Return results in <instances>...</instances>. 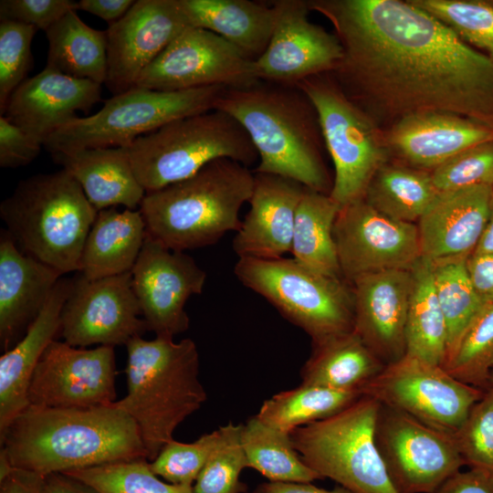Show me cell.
Returning a JSON list of instances; mask_svg holds the SVG:
<instances>
[{
    "label": "cell",
    "mask_w": 493,
    "mask_h": 493,
    "mask_svg": "<svg viewBox=\"0 0 493 493\" xmlns=\"http://www.w3.org/2000/svg\"><path fill=\"white\" fill-rule=\"evenodd\" d=\"M339 38L330 72L382 130L421 112L467 118L493 130V58L410 0H310Z\"/></svg>",
    "instance_id": "cell-1"
},
{
    "label": "cell",
    "mask_w": 493,
    "mask_h": 493,
    "mask_svg": "<svg viewBox=\"0 0 493 493\" xmlns=\"http://www.w3.org/2000/svg\"><path fill=\"white\" fill-rule=\"evenodd\" d=\"M12 467L47 476L146 458L139 427L113 404L89 409L29 404L0 434Z\"/></svg>",
    "instance_id": "cell-2"
},
{
    "label": "cell",
    "mask_w": 493,
    "mask_h": 493,
    "mask_svg": "<svg viewBox=\"0 0 493 493\" xmlns=\"http://www.w3.org/2000/svg\"><path fill=\"white\" fill-rule=\"evenodd\" d=\"M215 109L232 116L249 136L258 155L255 173L287 177L330 194L332 181L321 153L318 114L299 86L259 81L226 89Z\"/></svg>",
    "instance_id": "cell-3"
},
{
    "label": "cell",
    "mask_w": 493,
    "mask_h": 493,
    "mask_svg": "<svg viewBox=\"0 0 493 493\" xmlns=\"http://www.w3.org/2000/svg\"><path fill=\"white\" fill-rule=\"evenodd\" d=\"M125 346L127 393L114 405L135 421L145 457L152 461L207 398L199 380V353L189 338L176 342L137 336Z\"/></svg>",
    "instance_id": "cell-4"
},
{
    "label": "cell",
    "mask_w": 493,
    "mask_h": 493,
    "mask_svg": "<svg viewBox=\"0 0 493 493\" xmlns=\"http://www.w3.org/2000/svg\"><path fill=\"white\" fill-rule=\"evenodd\" d=\"M254 182L249 167L222 158L186 179L146 193L139 210L147 235L175 251L212 246L239 229V212Z\"/></svg>",
    "instance_id": "cell-5"
},
{
    "label": "cell",
    "mask_w": 493,
    "mask_h": 493,
    "mask_svg": "<svg viewBox=\"0 0 493 493\" xmlns=\"http://www.w3.org/2000/svg\"><path fill=\"white\" fill-rule=\"evenodd\" d=\"M98 211L66 170L21 180L0 204V216L16 246L59 271H79Z\"/></svg>",
    "instance_id": "cell-6"
},
{
    "label": "cell",
    "mask_w": 493,
    "mask_h": 493,
    "mask_svg": "<svg viewBox=\"0 0 493 493\" xmlns=\"http://www.w3.org/2000/svg\"><path fill=\"white\" fill-rule=\"evenodd\" d=\"M123 148L146 193L186 179L217 159L246 167L258 160L240 123L217 109L175 120Z\"/></svg>",
    "instance_id": "cell-7"
},
{
    "label": "cell",
    "mask_w": 493,
    "mask_h": 493,
    "mask_svg": "<svg viewBox=\"0 0 493 493\" xmlns=\"http://www.w3.org/2000/svg\"><path fill=\"white\" fill-rule=\"evenodd\" d=\"M381 404L362 395L340 412L289 435L305 464L353 493H398L375 443Z\"/></svg>",
    "instance_id": "cell-8"
},
{
    "label": "cell",
    "mask_w": 493,
    "mask_h": 493,
    "mask_svg": "<svg viewBox=\"0 0 493 493\" xmlns=\"http://www.w3.org/2000/svg\"><path fill=\"white\" fill-rule=\"evenodd\" d=\"M227 88L209 86L178 91L134 87L113 95L92 115L77 117L50 135L51 154L88 148L127 147L133 141L181 118L215 109Z\"/></svg>",
    "instance_id": "cell-9"
},
{
    "label": "cell",
    "mask_w": 493,
    "mask_h": 493,
    "mask_svg": "<svg viewBox=\"0 0 493 493\" xmlns=\"http://www.w3.org/2000/svg\"><path fill=\"white\" fill-rule=\"evenodd\" d=\"M234 272L312 342L353 330L352 292L343 278L316 272L293 257H238Z\"/></svg>",
    "instance_id": "cell-10"
},
{
    "label": "cell",
    "mask_w": 493,
    "mask_h": 493,
    "mask_svg": "<svg viewBox=\"0 0 493 493\" xmlns=\"http://www.w3.org/2000/svg\"><path fill=\"white\" fill-rule=\"evenodd\" d=\"M299 86L312 102L325 149L334 165L330 193L341 207L364 198L390 152L385 134L341 89L330 73L309 78Z\"/></svg>",
    "instance_id": "cell-11"
},
{
    "label": "cell",
    "mask_w": 493,
    "mask_h": 493,
    "mask_svg": "<svg viewBox=\"0 0 493 493\" xmlns=\"http://www.w3.org/2000/svg\"><path fill=\"white\" fill-rule=\"evenodd\" d=\"M485 391L454 378L443 366L408 354L386 364L362 393L449 435Z\"/></svg>",
    "instance_id": "cell-12"
},
{
    "label": "cell",
    "mask_w": 493,
    "mask_h": 493,
    "mask_svg": "<svg viewBox=\"0 0 493 493\" xmlns=\"http://www.w3.org/2000/svg\"><path fill=\"white\" fill-rule=\"evenodd\" d=\"M375 443L398 493H436L465 465L452 435L383 404Z\"/></svg>",
    "instance_id": "cell-13"
},
{
    "label": "cell",
    "mask_w": 493,
    "mask_h": 493,
    "mask_svg": "<svg viewBox=\"0 0 493 493\" xmlns=\"http://www.w3.org/2000/svg\"><path fill=\"white\" fill-rule=\"evenodd\" d=\"M259 81L254 60L218 35L188 26L144 69L135 87L160 91L243 89Z\"/></svg>",
    "instance_id": "cell-14"
},
{
    "label": "cell",
    "mask_w": 493,
    "mask_h": 493,
    "mask_svg": "<svg viewBox=\"0 0 493 493\" xmlns=\"http://www.w3.org/2000/svg\"><path fill=\"white\" fill-rule=\"evenodd\" d=\"M132 289L131 271L99 279L71 278L63 306L59 336L68 344L126 345L142 336L146 324Z\"/></svg>",
    "instance_id": "cell-15"
},
{
    "label": "cell",
    "mask_w": 493,
    "mask_h": 493,
    "mask_svg": "<svg viewBox=\"0 0 493 493\" xmlns=\"http://www.w3.org/2000/svg\"><path fill=\"white\" fill-rule=\"evenodd\" d=\"M333 238L342 278L387 269H411L421 256L417 226L378 212L364 199L341 207Z\"/></svg>",
    "instance_id": "cell-16"
},
{
    "label": "cell",
    "mask_w": 493,
    "mask_h": 493,
    "mask_svg": "<svg viewBox=\"0 0 493 493\" xmlns=\"http://www.w3.org/2000/svg\"><path fill=\"white\" fill-rule=\"evenodd\" d=\"M114 347H74L53 341L28 389L29 404L66 409L110 406L116 401Z\"/></svg>",
    "instance_id": "cell-17"
},
{
    "label": "cell",
    "mask_w": 493,
    "mask_h": 493,
    "mask_svg": "<svg viewBox=\"0 0 493 493\" xmlns=\"http://www.w3.org/2000/svg\"><path fill=\"white\" fill-rule=\"evenodd\" d=\"M205 279V271L191 256L147 235L131 269L132 289L147 330L168 338L187 330L185 304L203 292Z\"/></svg>",
    "instance_id": "cell-18"
},
{
    "label": "cell",
    "mask_w": 493,
    "mask_h": 493,
    "mask_svg": "<svg viewBox=\"0 0 493 493\" xmlns=\"http://www.w3.org/2000/svg\"><path fill=\"white\" fill-rule=\"evenodd\" d=\"M274 26L264 53L255 60L260 81L297 86L301 81L332 72L343 57L341 44L308 18L304 0L272 2Z\"/></svg>",
    "instance_id": "cell-19"
},
{
    "label": "cell",
    "mask_w": 493,
    "mask_h": 493,
    "mask_svg": "<svg viewBox=\"0 0 493 493\" xmlns=\"http://www.w3.org/2000/svg\"><path fill=\"white\" fill-rule=\"evenodd\" d=\"M190 26L180 0H137L107 33L105 85L117 95L137 84L159 55Z\"/></svg>",
    "instance_id": "cell-20"
},
{
    "label": "cell",
    "mask_w": 493,
    "mask_h": 493,
    "mask_svg": "<svg viewBox=\"0 0 493 493\" xmlns=\"http://www.w3.org/2000/svg\"><path fill=\"white\" fill-rule=\"evenodd\" d=\"M353 330L386 365L406 351L405 328L411 298V269L362 275L351 283Z\"/></svg>",
    "instance_id": "cell-21"
},
{
    "label": "cell",
    "mask_w": 493,
    "mask_h": 493,
    "mask_svg": "<svg viewBox=\"0 0 493 493\" xmlns=\"http://www.w3.org/2000/svg\"><path fill=\"white\" fill-rule=\"evenodd\" d=\"M101 99V85L45 68L13 92L4 116L44 144L59 128Z\"/></svg>",
    "instance_id": "cell-22"
},
{
    "label": "cell",
    "mask_w": 493,
    "mask_h": 493,
    "mask_svg": "<svg viewBox=\"0 0 493 493\" xmlns=\"http://www.w3.org/2000/svg\"><path fill=\"white\" fill-rule=\"evenodd\" d=\"M249 210L232 246L238 257L277 259L290 252L295 216L305 186L272 173H255Z\"/></svg>",
    "instance_id": "cell-23"
},
{
    "label": "cell",
    "mask_w": 493,
    "mask_h": 493,
    "mask_svg": "<svg viewBox=\"0 0 493 493\" xmlns=\"http://www.w3.org/2000/svg\"><path fill=\"white\" fill-rule=\"evenodd\" d=\"M492 199L488 185L440 192L418 220L422 257L433 264L467 259L484 231Z\"/></svg>",
    "instance_id": "cell-24"
},
{
    "label": "cell",
    "mask_w": 493,
    "mask_h": 493,
    "mask_svg": "<svg viewBox=\"0 0 493 493\" xmlns=\"http://www.w3.org/2000/svg\"><path fill=\"white\" fill-rule=\"evenodd\" d=\"M62 274L26 254L6 230L0 234V347L10 350L36 320Z\"/></svg>",
    "instance_id": "cell-25"
},
{
    "label": "cell",
    "mask_w": 493,
    "mask_h": 493,
    "mask_svg": "<svg viewBox=\"0 0 493 493\" xmlns=\"http://www.w3.org/2000/svg\"><path fill=\"white\" fill-rule=\"evenodd\" d=\"M384 134L390 152L413 167L431 171L473 146L493 141V130L444 112L406 116Z\"/></svg>",
    "instance_id": "cell-26"
},
{
    "label": "cell",
    "mask_w": 493,
    "mask_h": 493,
    "mask_svg": "<svg viewBox=\"0 0 493 493\" xmlns=\"http://www.w3.org/2000/svg\"><path fill=\"white\" fill-rule=\"evenodd\" d=\"M70 288L71 278H61L25 335L0 358V434L29 405L32 375L48 345L59 335Z\"/></svg>",
    "instance_id": "cell-27"
},
{
    "label": "cell",
    "mask_w": 493,
    "mask_h": 493,
    "mask_svg": "<svg viewBox=\"0 0 493 493\" xmlns=\"http://www.w3.org/2000/svg\"><path fill=\"white\" fill-rule=\"evenodd\" d=\"M51 156L75 178L97 211L119 205L139 209L146 192L125 148H88Z\"/></svg>",
    "instance_id": "cell-28"
},
{
    "label": "cell",
    "mask_w": 493,
    "mask_h": 493,
    "mask_svg": "<svg viewBox=\"0 0 493 493\" xmlns=\"http://www.w3.org/2000/svg\"><path fill=\"white\" fill-rule=\"evenodd\" d=\"M146 236L139 209L119 212L110 207L98 211L83 246L78 272L91 280L131 272Z\"/></svg>",
    "instance_id": "cell-29"
},
{
    "label": "cell",
    "mask_w": 493,
    "mask_h": 493,
    "mask_svg": "<svg viewBox=\"0 0 493 493\" xmlns=\"http://www.w3.org/2000/svg\"><path fill=\"white\" fill-rule=\"evenodd\" d=\"M190 26L223 37L246 58L266 50L274 26L272 5L250 0H180Z\"/></svg>",
    "instance_id": "cell-30"
},
{
    "label": "cell",
    "mask_w": 493,
    "mask_h": 493,
    "mask_svg": "<svg viewBox=\"0 0 493 493\" xmlns=\"http://www.w3.org/2000/svg\"><path fill=\"white\" fill-rule=\"evenodd\" d=\"M385 364L354 331L312 342L300 370L301 384L341 391H360Z\"/></svg>",
    "instance_id": "cell-31"
},
{
    "label": "cell",
    "mask_w": 493,
    "mask_h": 493,
    "mask_svg": "<svg viewBox=\"0 0 493 493\" xmlns=\"http://www.w3.org/2000/svg\"><path fill=\"white\" fill-rule=\"evenodd\" d=\"M46 68L100 85L107 77V33L84 23L70 11L47 31Z\"/></svg>",
    "instance_id": "cell-32"
},
{
    "label": "cell",
    "mask_w": 493,
    "mask_h": 493,
    "mask_svg": "<svg viewBox=\"0 0 493 493\" xmlns=\"http://www.w3.org/2000/svg\"><path fill=\"white\" fill-rule=\"evenodd\" d=\"M340 209L329 194L305 187L296 212L290 250L302 265L335 278H342L333 238Z\"/></svg>",
    "instance_id": "cell-33"
},
{
    "label": "cell",
    "mask_w": 493,
    "mask_h": 493,
    "mask_svg": "<svg viewBox=\"0 0 493 493\" xmlns=\"http://www.w3.org/2000/svg\"><path fill=\"white\" fill-rule=\"evenodd\" d=\"M413 286L405 328V354L443 366L447 327L435 293L433 264L420 257L411 268Z\"/></svg>",
    "instance_id": "cell-34"
},
{
    "label": "cell",
    "mask_w": 493,
    "mask_h": 493,
    "mask_svg": "<svg viewBox=\"0 0 493 493\" xmlns=\"http://www.w3.org/2000/svg\"><path fill=\"white\" fill-rule=\"evenodd\" d=\"M439 194L431 172L385 163L373 175L363 199L388 217L414 223Z\"/></svg>",
    "instance_id": "cell-35"
},
{
    "label": "cell",
    "mask_w": 493,
    "mask_h": 493,
    "mask_svg": "<svg viewBox=\"0 0 493 493\" xmlns=\"http://www.w3.org/2000/svg\"><path fill=\"white\" fill-rule=\"evenodd\" d=\"M241 442L248 467L268 481L311 483L322 479L305 464L289 434L264 423L257 415L242 425Z\"/></svg>",
    "instance_id": "cell-36"
},
{
    "label": "cell",
    "mask_w": 493,
    "mask_h": 493,
    "mask_svg": "<svg viewBox=\"0 0 493 493\" xmlns=\"http://www.w3.org/2000/svg\"><path fill=\"white\" fill-rule=\"evenodd\" d=\"M362 395L360 391H341L301 384L266 400L256 414L264 423L290 434L296 428L327 418Z\"/></svg>",
    "instance_id": "cell-37"
},
{
    "label": "cell",
    "mask_w": 493,
    "mask_h": 493,
    "mask_svg": "<svg viewBox=\"0 0 493 493\" xmlns=\"http://www.w3.org/2000/svg\"><path fill=\"white\" fill-rule=\"evenodd\" d=\"M467 259L432 263L435 289L447 327V351L444 364L467 328L486 305L470 281Z\"/></svg>",
    "instance_id": "cell-38"
},
{
    "label": "cell",
    "mask_w": 493,
    "mask_h": 493,
    "mask_svg": "<svg viewBox=\"0 0 493 493\" xmlns=\"http://www.w3.org/2000/svg\"><path fill=\"white\" fill-rule=\"evenodd\" d=\"M456 380L487 391L493 369V303L486 304L443 366Z\"/></svg>",
    "instance_id": "cell-39"
},
{
    "label": "cell",
    "mask_w": 493,
    "mask_h": 493,
    "mask_svg": "<svg viewBox=\"0 0 493 493\" xmlns=\"http://www.w3.org/2000/svg\"><path fill=\"white\" fill-rule=\"evenodd\" d=\"M461 40L493 58V0H410Z\"/></svg>",
    "instance_id": "cell-40"
},
{
    "label": "cell",
    "mask_w": 493,
    "mask_h": 493,
    "mask_svg": "<svg viewBox=\"0 0 493 493\" xmlns=\"http://www.w3.org/2000/svg\"><path fill=\"white\" fill-rule=\"evenodd\" d=\"M99 493H194L193 486L162 480L146 458L119 461L67 472Z\"/></svg>",
    "instance_id": "cell-41"
},
{
    "label": "cell",
    "mask_w": 493,
    "mask_h": 493,
    "mask_svg": "<svg viewBox=\"0 0 493 493\" xmlns=\"http://www.w3.org/2000/svg\"><path fill=\"white\" fill-rule=\"evenodd\" d=\"M224 437L193 485L194 493H244L246 486L240 480L248 467L241 442L242 424L223 425Z\"/></svg>",
    "instance_id": "cell-42"
},
{
    "label": "cell",
    "mask_w": 493,
    "mask_h": 493,
    "mask_svg": "<svg viewBox=\"0 0 493 493\" xmlns=\"http://www.w3.org/2000/svg\"><path fill=\"white\" fill-rule=\"evenodd\" d=\"M223 437L224 429L220 426L192 443L173 439L150 462V467L169 483L193 486Z\"/></svg>",
    "instance_id": "cell-43"
},
{
    "label": "cell",
    "mask_w": 493,
    "mask_h": 493,
    "mask_svg": "<svg viewBox=\"0 0 493 493\" xmlns=\"http://www.w3.org/2000/svg\"><path fill=\"white\" fill-rule=\"evenodd\" d=\"M37 28L0 20V112L4 114L9 98L27 78L32 66L31 44Z\"/></svg>",
    "instance_id": "cell-44"
},
{
    "label": "cell",
    "mask_w": 493,
    "mask_h": 493,
    "mask_svg": "<svg viewBox=\"0 0 493 493\" xmlns=\"http://www.w3.org/2000/svg\"><path fill=\"white\" fill-rule=\"evenodd\" d=\"M452 437L465 465L493 472V386L472 406Z\"/></svg>",
    "instance_id": "cell-45"
},
{
    "label": "cell",
    "mask_w": 493,
    "mask_h": 493,
    "mask_svg": "<svg viewBox=\"0 0 493 493\" xmlns=\"http://www.w3.org/2000/svg\"><path fill=\"white\" fill-rule=\"evenodd\" d=\"M439 192L493 186V141L473 146L431 171Z\"/></svg>",
    "instance_id": "cell-46"
},
{
    "label": "cell",
    "mask_w": 493,
    "mask_h": 493,
    "mask_svg": "<svg viewBox=\"0 0 493 493\" xmlns=\"http://www.w3.org/2000/svg\"><path fill=\"white\" fill-rule=\"evenodd\" d=\"M73 10H78V2L72 0H1L0 20L32 26L46 32Z\"/></svg>",
    "instance_id": "cell-47"
},
{
    "label": "cell",
    "mask_w": 493,
    "mask_h": 493,
    "mask_svg": "<svg viewBox=\"0 0 493 493\" xmlns=\"http://www.w3.org/2000/svg\"><path fill=\"white\" fill-rule=\"evenodd\" d=\"M42 145L5 116H0V166L2 168L28 165L38 156Z\"/></svg>",
    "instance_id": "cell-48"
},
{
    "label": "cell",
    "mask_w": 493,
    "mask_h": 493,
    "mask_svg": "<svg viewBox=\"0 0 493 493\" xmlns=\"http://www.w3.org/2000/svg\"><path fill=\"white\" fill-rule=\"evenodd\" d=\"M436 493H493V472L481 468L458 471Z\"/></svg>",
    "instance_id": "cell-49"
},
{
    "label": "cell",
    "mask_w": 493,
    "mask_h": 493,
    "mask_svg": "<svg viewBox=\"0 0 493 493\" xmlns=\"http://www.w3.org/2000/svg\"><path fill=\"white\" fill-rule=\"evenodd\" d=\"M466 265L479 298L485 304L493 303V255L471 254Z\"/></svg>",
    "instance_id": "cell-50"
},
{
    "label": "cell",
    "mask_w": 493,
    "mask_h": 493,
    "mask_svg": "<svg viewBox=\"0 0 493 493\" xmlns=\"http://www.w3.org/2000/svg\"><path fill=\"white\" fill-rule=\"evenodd\" d=\"M45 476L13 467L0 479V493H43Z\"/></svg>",
    "instance_id": "cell-51"
},
{
    "label": "cell",
    "mask_w": 493,
    "mask_h": 493,
    "mask_svg": "<svg viewBox=\"0 0 493 493\" xmlns=\"http://www.w3.org/2000/svg\"><path fill=\"white\" fill-rule=\"evenodd\" d=\"M134 3L133 0H80L78 10L95 15L110 26L121 19Z\"/></svg>",
    "instance_id": "cell-52"
},
{
    "label": "cell",
    "mask_w": 493,
    "mask_h": 493,
    "mask_svg": "<svg viewBox=\"0 0 493 493\" xmlns=\"http://www.w3.org/2000/svg\"><path fill=\"white\" fill-rule=\"evenodd\" d=\"M43 493H99L86 482L63 472L45 476Z\"/></svg>",
    "instance_id": "cell-53"
},
{
    "label": "cell",
    "mask_w": 493,
    "mask_h": 493,
    "mask_svg": "<svg viewBox=\"0 0 493 493\" xmlns=\"http://www.w3.org/2000/svg\"><path fill=\"white\" fill-rule=\"evenodd\" d=\"M252 493H353L339 486L332 489L316 487L311 483L265 482L258 485Z\"/></svg>",
    "instance_id": "cell-54"
},
{
    "label": "cell",
    "mask_w": 493,
    "mask_h": 493,
    "mask_svg": "<svg viewBox=\"0 0 493 493\" xmlns=\"http://www.w3.org/2000/svg\"><path fill=\"white\" fill-rule=\"evenodd\" d=\"M472 254L493 255V199L488 222Z\"/></svg>",
    "instance_id": "cell-55"
},
{
    "label": "cell",
    "mask_w": 493,
    "mask_h": 493,
    "mask_svg": "<svg viewBox=\"0 0 493 493\" xmlns=\"http://www.w3.org/2000/svg\"><path fill=\"white\" fill-rule=\"evenodd\" d=\"M489 383H490V386H493V369L490 372Z\"/></svg>",
    "instance_id": "cell-56"
},
{
    "label": "cell",
    "mask_w": 493,
    "mask_h": 493,
    "mask_svg": "<svg viewBox=\"0 0 493 493\" xmlns=\"http://www.w3.org/2000/svg\"><path fill=\"white\" fill-rule=\"evenodd\" d=\"M492 194H493V186H492Z\"/></svg>",
    "instance_id": "cell-57"
}]
</instances>
